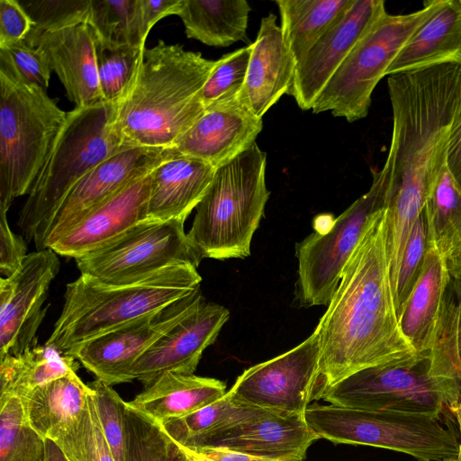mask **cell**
Masks as SVG:
<instances>
[{
  "label": "cell",
  "mask_w": 461,
  "mask_h": 461,
  "mask_svg": "<svg viewBox=\"0 0 461 461\" xmlns=\"http://www.w3.org/2000/svg\"><path fill=\"white\" fill-rule=\"evenodd\" d=\"M393 112L387 178L386 251L399 264L411 231L447 165L461 116V65L442 64L388 76Z\"/></svg>",
  "instance_id": "cell-1"
},
{
  "label": "cell",
  "mask_w": 461,
  "mask_h": 461,
  "mask_svg": "<svg viewBox=\"0 0 461 461\" xmlns=\"http://www.w3.org/2000/svg\"><path fill=\"white\" fill-rule=\"evenodd\" d=\"M315 330L324 389L361 369L417 353L402 333L395 311L385 209L354 249Z\"/></svg>",
  "instance_id": "cell-2"
},
{
  "label": "cell",
  "mask_w": 461,
  "mask_h": 461,
  "mask_svg": "<svg viewBox=\"0 0 461 461\" xmlns=\"http://www.w3.org/2000/svg\"><path fill=\"white\" fill-rule=\"evenodd\" d=\"M215 62L163 41L145 48L130 87L114 104L112 127L121 143L171 149L204 112L199 94Z\"/></svg>",
  "instance_id": "cell-3"
},
{
  "label": "cell",
  "mask_w": 461,
  "mask_h": 461,
  "mask_svg": "<svg viewBox=\"0 0 461 461\" xmlns=\"http://www.w3.org/2000/svg\"><path fill=\"white\" fill-rule=\"evenodd\" d=\"M201 281L191 265L172 266L119 285L80 275L66 286L60 315L46 344L67 355L78 344L191 294Z\"/></svg>",
  "instance_id": "cell-4"
},
{
  "label": "cell",
  "mask_w": 461,
  "mask_h": 461,
  "mask_svg": "<svg viewBox=\"0 0 461 461\" xmlns=\"http://www.w3.org/2000/svg\"><path fill=\"white\" fill-rule=\"evenodd\" d=\"M266 167L267 154L255 143L216 169L187 232L203 259L244 258L250 255L252 237L270 195Z\"/></svg>",
  "instance_id": "cell-5"
},
{
  "label": "cell",
  "mask_w": 461,
  "mask_h": 461,
  "mask_svg": "<svg viewBox=\"0 0 461 461\" xmlns=\"http://www.w3.org/2000/svg\"><path fill=\"white\" fill-rule=\"evenodd\" d=\"M114 104L102 101L68 112L41 172L19 212L18 225L33 240L73 186L92 168L124 147L112 127Z\"/></svg>",
  "instance_id": "cell-6"
},
{
  "label": "cell",
  "mask_w": 461,
  "mask_h": 461,
  "mask_svg": "<svg viewBox=\"0 0 461 461\" xmlns=\"http://www.w3.org/2000/svg\"><path fill=\"white\" fill-rule=\"evenodd\" d=\"M67 117L46 90L0 70V211L28 194Z\"/></svg>",
  "instance_id": "cell-7"
},
{
  "label": "cell",
  "mask_w": 461,
  "mask_h": 461,
  "mask_svg": "<svg viewBox=\"0 0 461 461\" xmlns=\"http://www.w3.org/2000/svg\"><path fill=\"white\" fill-rule=\"evenodd\" d=\"M304 419L319 439L402 452L420 461L456 458L459 439L440 417L313 404Z\"/></svg>",
  "instance_id": "cell-8"
},
{
  "label": "cell",
  "mask_w": 461,
  "mask_h": 461,
  "mask_svg": "<svg viewBox=\"0 0 461 461\" xmlns=\"http://www.w3.org/2000/svg\"><path fill=\"white\" fill-rule=\"evenodd\" d=\"M444 0L423 3L405 14L384 13L359 40L314 101L312 111H330L353 122L365 118L374 89L413 33L442 5Z\"/></svg>",
  "instance_id": "cell-9"
},
{
  "label": "cell",
  "mask_w": 461,
  "mask_h": 461,
  "mask_svg": "<svg viewBox=\"0 0 461 461\" xmlns=\"http://www.w3.org/2000/svg\"><path fill=\"white\" fill-rule=\"evenodd\" d=\"M429 368V354L416 353L355 372L326 387L320 398L346 408L440 417L461 402V393Z\"/></svg>",
  "instance_id": "cell-10"
},
{
  "label": "cell",
  "mask_w": 461,
  "mask_h": 461,
  "mask_svg": "<svg viewBox=\"0 0 461 461\" xmlns=\"http://www.w3.org/2000/svg\"><path fill=\"white\" fill-rule=\"evenodd\" d=\"M387 178L373 173L369 190L325 230L314 231L295 246L298 261L295 300L309 308L329 305L343 269L374 218L385 208Z\"/></svg>",
  "instance_id": "cell-11"
},
{
  "label": "cell",
  "mask_w": 461,
  "mask_h": 461,
  "mask_svg": "<svg viewBox=\"0 0 461 461\" xmlns=\"http://www.w3.org/2000/svg\"><path fill=\"white\" fill-rule=\"evenodd\" d=\"M182 220H145L75 258L80 275L107 285H127L176 265L196 268L203 258L193 246Z\"/></svg>",
  "instance_id": "cell-12"
},
{
  "label": "cell",
  "mask_w": 461,
  "mask_h": 461,
  "mask_svg": "<svg viewBox=\"0 0 461 461\" xmlns=\"http://www.w3.org/2000/svg\"><path fill=\"white\" fill-rule=\"evenodd\" d=\"M316 330L294 348L246 369L229 390L244 404L281 415H304L324 383Z\"/></svg>",
  "instance_id": "cell-13"
},
{
  "label": "cell",
  "mask_w": 461,
  "mask_h": 461,
  "mask_svg": "<svg viewBox=\"0 0 461 461\" xmlns=\"http://www.w3.org/2000/svg\"><path fill=\"white\" fill-rule=\"evenodd\" d=\"M203 300L198 288L159 311L77 345L67 355L108 385L131 382L130 368L133 363Z\"/></svg>",
  "instance_id": "cell-14"
},
{
  "label": "cell",
  "mask_w": 461,
  "mask_h": 461,
  "mask_svg": "<svg viewBox=\"0 0 461 461\" xmlns=\"http://www.w3.org/2000/svg\"><path fill=\"white\" fill-rule=\"evenodd\" d=\"M171 149H122L86 173L69 191L33 239L37 250L50 248L86 215L133 180L152 171Z\"/></svg>",
  "instance_id": "cell-15"
},
{
  "label": "cell",
  "mask_w": 461,
  "mask_h": 461,
  "mask_svg": "<svg viewBox=\"0 0 461 461\" xmlns=\"http://www.w3.org/2000/svg\"><path fill=\"white\" fill-rule=\"evenodd\" d=\"M51 249L29 253L10 276L0 278V358L37 346V331L51 282L59 271Z\"/></svg>",
  "instance_id": "cell-16"
},
{
  "label": "cell",
  "mask_w": 461,
  "mask_h": 461,
  "mask_svg": "<svg viewBox=\"0 0 461 461\" xmlns=\"http://www.w3.org/2000/svg\"><path fill=\"white\" fill-rule=\"evenodd\" d=\"M386 13L383 0H353L343 15L297 64L288 92L299 108L312 106L359 40Z\"/></svg>",
  "instance_id": "cell-17"
},
{
  "label": "cell",
  "mask_w": 461,
  "mask_h": 461,
  "mask_svg": "<svg viewBox=\"0 0 461 461\" xmlns=\"http://www.w3.org/2000/svg\"><path fill=\"white\" fill-rule=\"evenodd\" d=\"M229 316L224 306L203 300L133 363L131 381L137 379L147 386L167 372L194 374Z\"/></svg>",
  "instance_id": "cell-18"
},
{
  "label": "cell",
  "mask_w": 461,
  "mask_h": 461,
  "mask_svg": "<svg viewBox=\"0 0 461 461\" xmlns=\"http://www.w3.org/2000/svg\"><path fill=\"white\" fill-rule=\"evenodd\" d=\"M262 128V118L256 116L238 95L205 108L171 149L217 169L255 144Z\"/></svg>",
  "instance_id": "cell-19"
},
{
  "label": "cell",
  "mask_w": 461,
  "mask_h": 461,
  "mask_svg": "<svg viewBox=\"0 0 461 461\" xmlns=\"http://www.w3.org/2000/svg\"><path fill=\"white\" fill-rule=\"evenodd\" d=\"M25 41L44 53L75 107L104 101L96 68L95 34L87 22L29 35Z\"/></svg>",
  "instance_id": "cell-20"
},
{
  "label": "cell",
  "mask_w": 461,
  "mask_h": 461,
  "mask_svg": "<svg viewBox=\"0 0 461 461\" xmlns=\"http://www.w3.org/2000/svg\"><path fill=\"white\" fill-rule=\"evenodd\" d=\"M151 172L122 187L68 230L49 249L77 258L148 220Z\"/></svg>",
  "instance_id": "cell-21"
},
{
  "label": "cell",
  "mask_w": 461,
  "mask_h": 461,
  "mask_svg": "<svg viewBox=\"0 0 461 461\" xmlns=\"http://www.w3.org/2000/svg\"><path fill=\"white\" fill-rule=\"evenodd\" d=\"M317 439L304 415L267 411L214 433L201 447H227L279 461H303Z\"/></svg>",
  "instance_id": "cell-22"
},
{
  "label": "cell",
  "mask_w": 461,
  "mask_h": 461,
  "mask_svg": "<svg viewBox=\"0 0 461 461\" xmlns=\"http://www.w3.org/2000/svg\"><path fill=\"white\" fill-rule=\"evenodd\" d=\"M240 101L258 118L288 94L294 81L297 62L283 39L276 16L269 13L261 19L256 41L251 43Z\"/></svg>",
  "instance_id": "cell-23"
},
{
  "label": "cell",
  "mask_w": 461,
  "mask_h": 461,
  "mask_svg": "<svg viewBox=\"0 0 461 461\" xmlns=\"http://www.w3.org/2000/svg\"><path fill=\"white\" fill-rule=\"evenodd\" d=\"M171 151L151 172L149 220L185 221L205 195L216 171L202 160Z\"/></svg>",
  "instance_id": "cell-24"
},
{
  "label": "cell",
  "mask_w": 461,
  "mask_h": 461,
  "mask_svg": "<svg viewBox=\"0 0 461 461\" xmlns=\"http://www.w3.org/2000/svg\"><path fill=\"white\" fill-rule=\"evenodd\" d=\"M442 64L461 65V0L443 1L402 47L387 76Z\"/></svg>",
  "instance_id": "cell-25"
},
{
  "label": "cell",
  "mask_w": 461,
  "mask_h": 461,
  "mask_svg": "<svg viewBox=\"0 0 461 461\" xmlns=\"http://www.w3.org/2000/svg\"><path fill=\"white\" fill-rule=\"evenodd\" d=\"M221 380L194 374L167 372L126 403L158 422L188 415L221 399Z\"/></svg>",
  "instance_id": "cell-26"
},
{
  "label": "cell",
  "mask_w": 461,
  "mask_h": 461,
  "mask_svg": "<svg viewBox=\"0 0 461 461\" xmlns=\"http://www.w3.org/2000/svg\"><path fill=\"white\" fill-rule=\"evenodd\" d=\"M91 392L89 384L72 372L18 398L29 424L44 438L55 441L82 416Z\"/></svg>",
  "instance_id": "cell-27"
},
{
  "label": "cell",
  "mask_w": 461,
  "mask_h": 461,
  "mask_svg": "<svg viewBox=\"0 0 461 461\" xmlns=\"http://www.w3.org/2000/svg\"><path fill=\"white\" fill-rule=\"evenodd\" d=\"M449 279L447 260L429 245L423 271L398 319L402 333L419 354L430 348Z\"/></svg>",
  "instance_id": "cell-28"
},
{
  "label": "cell",
  "mask_w": 461,
  "mask_h": 461,
  "mask_svg": "<svg viewBox=\"0 0 461 461\" xmlns=\"http://www.w3.org/2000/svg\"><path fill=\"white\" fill-rule=\"evenodd\" d=\"M250 10L246 0H182L177 15L187 38L227 47L245 39Z\"/></svg>",
  "instance_id": "cell-29"
},
{
  "label": "cell",
  "mask_w": 461,
  "mask_h": 461,
  "mask_svg": "<svg viewBox=\"0 0 461 461\" xmlns=\"http://www.w3.org/2000/svg\"><path fill=\"white\" fill-rule=\"evenodd\" d=\"M78 362L47 345L32 347L16 356L0 358V399L23 394L77 372Z\"/></svg>",
  "instance_id": "cell-30"
},
{
  "label": "cell",
  "mask_w": 461,
  "mask_h": 461,
  "mask_svg": "<svg viewBox=\"0 0 461 461\" xmlns=\"http://www.w3.org/2000/svg\"><path fill=\"white\" fill-rule=\"evenodd\" d=\"M353 0H277L280 28L297 64L343 15Z\"/></svg>",
  "instance_id": "cell-31"
},
{
  "label": "cell",
  "mask_w": 461,
  "mask_h": 461,
  "mask_svg": "<svg viewBox=\"0 0 461 461\" xmlns=\"http://www.w3.org/2000/svg\"><path fill=\"white\" fill-rule=\"evenodd\" d=\"M267 411L236 401L230 391L216 402L188 415L160 422L167 435L185 448L201 447L212 435Z\"/></svg>",
  "instance_id": "cell-32"
},
{
  "label": "cell",
  "mask_w": 461,
  "mask_h": 461,
  "mask_svg": "<svg viewBox=\"0 0 461 461\" xmlns=\"http://www.w3.org/2000/svg\"><path fill=\"white\" fill-rule=\"evenodd\" d=\"M428 354L429 374L451 382L461 393V285L451 276Z\"/></svg>",
  "instance_id": "cell-33"
},
{
  "label": "cell",
  "mask_w": 461,
  "mask_h": 461,
  "mask_svg": "<svg viewBox=\"0 0 461 461\" xmlns=\"http://www.w3.org/2000/svg\"><path fill=\"white\" fill-rule=\"evenodd\" d=\"M428 241L448 260L461 247V187L443 168L424 205Z\"/></svg>",
  "instance_id": "cell-34"
},
{
  "label": "cell",
  "mask_w": 461,
  "mask_h": 461,
  "mask_svg": "<svg viewBox=\"0 0 461 461\" xmlns=\"http://www.w3.org/2000/svg\"><path fill=\"white\" fill-rule=\"evenodd\" d=\"M125 461H187L183 447L160 422L134 410L125 402Z\"/></svg>",
  "instance_id": "cell-35"
},
{
  "label": "cell",
  "mask_w": 461,
  "mask_h": 461,
  "mask_svg": "<svg viewBox=\"0 0 461 461\" xmlns=\"http://www.w3.org/2000/svg\"><path fill=\"white\" fill-rule=\"evenodd\" d=\"M46 438L27 421L20 398L0 399V461H44Z\"/></svg>",
  "instance_id": "cell-36"
},
{
  "label": "cell",
  "mask_w": 461,
  "mask_h": 461,
  "mask_svg": "<svg viewBox=\"0 0 461 461\" xmlns=\"http://www.w3.org/2000/svg\"><path fill=\"white\" fill-rule=\"evenodd\" d=\"M87 23L101 41L145 47L140 32L139 0H90Z\"/></svg>",
  "instance_id": "cell-37"
},
{
  "label": "cell",
  "mask_w": 461,
  "mask_h": 461,
  "mask_svg": "<svg viewBox=\"0 0 461 461\" xmlns=\"http://www.w3.org/2000/svg\"><path fill=\"white\" fill-rule=\"evenodd\" d=\"M145 48L130 44H110L95 37L97 75L104 102L116 104L125 95Z\"/></svg>",
  "instance_id": "cell-38"
},
{
  "label": "cell",
  "mask_w": 461,
  "mask_h": 461,
  "mask_svg": "<svg viewBox=\"0 0 461 461\" xmlns=\"http://www.w3.org/2000/svg\"><path fill=\"white\" fill-rule=\"evenodd\" d=\"M55 442L69 461H114L103 433L92 392L82 416Z\"/></svg>",
  "instance_id": "cell-39"
},
{
  "label": "cell",
  "mask_w": 461,
  "mask_h": 461,
  "mask_svg": "<svg viewBox=\"0 0 461 461\" xmlns=\"http://www.w3.org/2000/svg\"><path fill=\"white\" fill-rule=\"evenodd\" d=\"M251 51L250 44L216 60L199 94L204 108L240 94L246 79Z\"/></svg>",
  "instance_id": "cell-40"
},
{
  "label": "cell",
  "mask_w": 461,
  "mask_h": 461,
  "mask_svg": "<svg viewBox=\"0 0 461 461\" xmlns=\"http://www.w3.org/2000/svg\"><path fill=\"white\" fill-rule=\"evenodd\" d=\"M429 248L427 224L422 212L411 231L393 291L398 319L423 271Z\"/></svg>",
  "instance_id": "cell-41"
},
{
  "label": "cell",
  "mask_w": 461,
  "mask_h": 461,
  "mask_svg": "<svg viewBox=\"0 0 461 461\" xmlns=\"http://www.w3.org/2000/svg\"><path fill=\"white\" fill-rule=\"evenodd\" d=\"M103 433L114 461H125L126 436L125 402L108 385L99 380L89 384Z\"/></svg>",
  "instance_id": "cell-42"
},
{
  "label": "cell",
  "mask_w": 461,
  "mask_h": 461,
  "mask_svg": "<svg viewBox=\"0 0 461 461\" xmlns=\"http://www.w3.org/2000/svg\"><path fill=\"white\" fill-rule=\"evenodd\" d=\"M19 2L32 22L29 35L87 22L90 7V0H22Z\"/></svg>",
  "instance_id": "cell-43"
},
{
  "label": "cell",
  "mask_w": 461,
  "mask_h": 461,
  "mask_svg": "<svg viewBox=\"0 0 461 461\" xmlns=\"http://www.w3.org/2000/svg\"><path fill=\"white\" fill-rule=\"evenodd\" d=\"M0 70L44 90L52 72L44 53L25 40L0 48Z\"/></svg>",
  "instance_id": "cell-44"
},
{
  "label": "cell",
  "mask_w": 461,
  "mask_h": 461,
  "mask_svg": "<svg viewBox=\"0 0 461 461\" xmlns=\"http://www.w3.org/2000/svg\"><path fill=\"white\" fill-rule=\"evenodd\" d=\"M32 22L17 0H0V48L26 40Z\"/></svg>",
  "instance_id": "cell-45"
},
{
  "label": "cell",
  "mask_w": 461,
  "mask_h": 461,
  "mask_svg": "<svg viewBox=\"0 0 461 461\" xmlns=\"http://www.w3.org/2000/svg\"><path fill=\"white\" fill-rule=\"evenodd\" d=\"M23 238L10 228L7 212L0 211V272L5 277L12 276L27 256Z\"/></svg>",
  "instance_id": "cell-46"
},
{
  "label": "cell",
  "mask_w": 461,
  "mask_h": 461,
  "mask_svg": "<svg viewBox=\"0 0 461 461\" xmlns=\"http://www.w3.org/2000/svg\"><path fill=\"white\" fill-rule=\"evenodd\" d=\"M182 0H139V22L142 41L145 42L151 28L159 20L169 15H177Z\"/></svg>",
  "instance_id": "cell-47"
},
{
  "label": "cell",
  "mask_w": 461,
  "mask_h": 461,
  "mask_svg": "<svg viewBox=\"0 0 461 461\" xmlns=\"http://www.w3.org/2000/svg\"><path fill=\"white\" fill-rule=\"evenodd\" d=\"M194 461H279L221 447H183Z\"/></svg>",
  "instance_id": "cell-48"
},
{
  "label": "cell",
  "mask_w": 461,
  "mask_h": 461,
  "mask_svg": "<svg viewBox=\"0 0 461 461\" xmlns=\"http://www.w3.org/2000/svg\"><path fill=\"white\" fill-rule=\"evenodd\" d=\"M447 166L456 184L461 187V116L451 134Z\"/></svg>",
  "instance_id": "cell-49"
},
{
  "label": "cell",
  "mask_w": 461,
  "mask_h": 461,
  "mask_svg": "<svg viewBox=\"0 0 461 461\" xmlns=\"http://www.w3.org/2000/svg\"><path fill=\"white\" fill-rule=\"evenodd\" d=\"M44 461H69L62 452L58 444L51 440L46 439V452Z\"/></svg>",
  "instance_id": "cell-50"
},
{
  "label": "cell",
  "mask_w": 461,
  "mask_h": 461,
  "mask_svg": "<svg viewBox=\"0 0 461 461\" xmlns=\"http://www.w3.org/2000/svg\"><path fill=\"white\" fill-rule=\"evenodd\" d=\"M447 265L450 276L461 282V247L447 260Z\"/></svg>",
  "instance_id": "cell-51"
},
{
  "label": "cell",
  "mask_w": 461,
  "mask_h": 461,
  "mask_svg": "<svg viewBox=\"0 0 461 461\" xmlns=\"http://www.w3.org/2000/svg\"><path fill=\"white\" fill-rule=\"evenodd\" d=\"M449 412L453 415L454 419L456 421L458 426L460 439H459V447H458V455L456 459L461 461V402H457L448 409Z\"/></svg>",
  "instance_id": "cell-52"
},
{
  "label": "cell",
  "mask_w": 461,
  "mask_h": 461,
  "mask_svg": "<svg viewBox=\"0 0 461 461\" xmlns=\"http://www.w3.org/2000/svg\"><path fill=\"white\" fill-rule=\"evenodd\" d=\"M186 454V453H185ZM187 456V455H186ZM187 461H194L192 458H190L188 456H187Z\"/></svg>",
  "instance_id": "cell-53"
},
{
  "label": "cell",
  "mask_w": 461,
  "mask_h": 461,
  "mask_svg": "<svg viewBox=\"0 0 461 461\" xmlns=\"http://www.w3.org/2000/svg\"><path fill=\"white\" fill-rule=\"evenodd\" d=\"M453 459H446V460H442V461H452Z\"/></svg>",
  "instance_id": "cell-54"
},
{
  "label": "cell",
  "mask_w": 461,
  "mask_h": 461,
  "mask_svg": "<svg viewBox=\"0 0 461 461\" xmlns=\"http://www.w3.org/2000/svg\"><path fill=\"white\" fill-rule=\"evenodd\" d=\"M452 461H459V460H457L456 458H454Z\"/></svg>",
  "instance_id": "cell-55"
},
{
  "label": "cell",
  "mask_w": 461,
  "mask_h": 461,
  "mask_svg": "<svg viewBox=\"0 0 461 461\" xmlns=\"http://www.w3.org/2000/svg\"><path fill=\"white\" fill-rule=\"evenodd\" d=\"M456 280V279H455ZM457 281V280H456ZM460 285H461V282L457 281Z\"/></svg>",
  "instance_id": "cell-56"
}]
</instances>
